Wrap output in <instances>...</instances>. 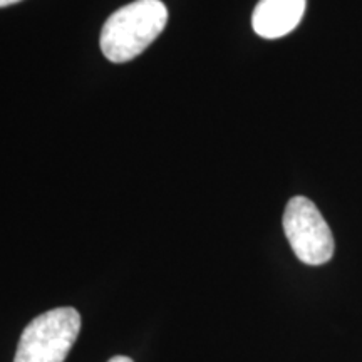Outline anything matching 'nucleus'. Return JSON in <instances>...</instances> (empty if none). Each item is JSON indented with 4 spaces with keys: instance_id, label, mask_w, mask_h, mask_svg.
<instances>
[{
    "instance_id": "obj_1",
    "label": "nucleus",
    "mask_w": 362,
    "mask_h": 362,
    "mask_svg": "<svg viewBox=\"0 0 362 362\" xmlns=\"http://www.w3.org/2000/svg\"><path fill=\"white\" fill-rule=\"evenodd\" d=\"M168 22L161 0H134L104 22L99 45L107 61L129 62L155 42Z\"/></svg>"
},
{
    "instance_id": "obj_2",
    "label": "nucleus",
    "mask_w": 362,
    "mask_h": 362,
    "mask_svg": "<svg viewBox=\"0 0 362 362\" xmlns=\"http://www.w3.org/2000/svg\"><path fill=\"white\" fill-rule=\"evenodd\" d=\"M79 330L81 314L72 307L44 312L24 329L13 362H64Z\"/></svg>"
},
{
    "instance_id": "obj_3",
    "label": "nucleus",
    "mask_w": 362,
    "mask_h": 362,
    "mask_svg": "<svg viewBox=\"0 0 362 362\" xmlns=\"http://www.w3.org/2000/svg\"><path fill=\"white\" fill-rule=\"evenodd\" d=\"M284 232L297 259L322 265L334 255L332 232L317 206L305 197H293L285 206Z\"/></svg>"
},
{
    "instance_id": "obj_4",
    "label": "nucleus",
    "mask_w": 362,
    "mask_h": 362,
    "mask_svg": "<svg viewBox=\"0 0 362 362\" xmlns=\"http://www.w3.org/2000/svg\"><path fill=\"white\" fill-rule=\"evenodd\" d=\"M307 0H260L252 16L253 30L264 39L291 34L302 21Z\"/></svg>"
},
{
    "instance_id": "obj_5",
    "label": "nucleus",
    "mask_w": 362,
    "mask_h": 362,
    "mask_svg": "<svg viewBox=\"0 0 362 362\" xmlns=\"http://www.w3.org/2000/svg\"><path fill=\"white\" fill-rule=\"evenodd\" d=\"M107 362H133V359H129V357H126V356H116Z\"/></svg>"
},
{
    "instance_id": "obj_6",
    "label": "nucleus",
    "mask_w": 362,
    "mask_h": 362,
    "mask_svg": "<svg viewBox=\"0 0 362 362\" xmlns=\"http://www.w3.org/2000/svg\"><path fill=\"white\" fill-rule=\"evenodd\" d=\"M22 0H0V7H7V6H13V4H19Z\"/></svg>"
}]
</instances>
